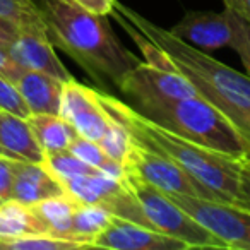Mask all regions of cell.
Returning <instances> with one entry per match:
<instances>
[{
  "instance_id": "20",
  "label": "cell",
  "mask_w": 250,
  "mask_h": 250,
  "mask_svg": "<svg viewBox=\"0 0 250 250\" xmlns=\"http://www.w3.org/2000/svg\"><path fill=\"white\" fill-rule=\"evenodd\" d=\"M67 149L72 154H76L79 160H83L84 163L89 165V167L96 168V170L103 171V173L110 175V177L124 178V173H125L124 165L108 156L106 151H104L103 147L100 146V143H96V141L77 136L76 139L70 143V146L67 147Z\"/></svg>"
},
{
  "instance_id": "9",
  "label": "cell",
  "mask_w": 250,
  "mask_h": 250,
  "mask_svg": "<svg viewBox=\"0 0 250 250\" xmlns=\"http://www.w3.org/2000/svg\"><path fill=\"white\" fill-rule=\"evenodd\" d=\"M118 89L130 98L134 108L163 100L195 98V87L175 70H163L147 62H139L130 70Z\"/></svg>"
},
{
  "instance_id": "2",
  "label": "cell",
  "mask_w": 250,
  "mask_h": 250,
  "mask_svg": "<svg viewBox=\"0 0 250 250\" xmlns=\"http://www.w3.org/2000/svg\"><path fill=\"white\" fill-rule=\"evenodd\" d=\"M50 42L72 57L94 81L120 86L141 62L111 31L106 16L67 0H38Z\"/></svg>"
},
{
  "instance_id": "7",
  "label": "cell",
  "mask_w": 250,
  "mask_h": 250,
  "mask_svg": "<svg viewBox=\"0 0 250 250\" xmlns=\"http://www.w3.org/2000/svg\"><path fill=\"white\" fill-rule=\"evenodd\" d=\"M175 204L218 236L228 249L250 250V211L231 202L168 194Z\"/></svg>"
},
{
  "instance_id": "13",
  "label": "cell",
  "mask_w": 250,
  "mask_h": 250,
  "mask_svg": "<svg viewBox=\"0 0 250 250\" xmlns=\"http://www.w3.org/2000/svg\"><path fill=\"white\" fill-rule=\"evenodd\" d=\"M12 199L22 204L31 206L45 199L67 194L62 182L43 163L12 161Z\"/></svg>"
},
{
  "instance_id": "32",
  "label": "cell",
  "mask_w": 250,
  "mask_h": 250,
  "mask_svg": "<svg viewBox=\"0 0 250 250\" xmlns=\"http://www.w3.org/2000/svg\"><path fill=\"white\" fill-rule=\"evenodd\" d=\"M0 111H2V110H0ZM0 156H2V151H0Z\"/></svg>"
},
{
  "instance_id": "1",
  "label": "cell",
  "mask_w": 250,
  "mask_h": 250,
  "mask_svg": "<svg viewBox=\"0 0 250 250\" xmlns=\"http://www.w3.org/2000/svg\"><path fill=\"white\" fill-rule=\"evenodd\" d=\"M111 16L122 18L158 45L178 74L185 77L199 96L221 110L250 144V76L236 72L197 46L175 36L170 29L154 24L139 12L113 0Z\"/></svg>"
},
{
  "instance_id": "16",
  "label": "cell",
  "mask_w": 250,
  "mask_h": 250,
  "mask_svg": "<svg viewBox=\"0 0 250 250\" xmlns=\"http://www.w3.org/2000/svg\"><path fill=\"white\" fill-rule=\"evenodd\" d=\"M48 233L33 206L11 199L0 204V242Z\"/></svg>"
},
{
  "instance_id": "26",
  "label": "cell",
  "mask_w": 250,
  "mask_h": 250,
  "mask_svg": "<svg viewBox=\"0 0 250 250\" xmlns=\"http://www.w3.org/2000/svg\"><path fill=\"white\" fill-rule=\"evenodd\" d=\"M235 204L250 211V156H243Z\"/></svg>"
},
{
  "instance_id": "15",
  "label": "cell",
  "mask_w": 250,
  "mask_h": 250,
  "mask_svg": "<svg viewBox=\"0 0 250 250\" xmlns=\"http://www.w3.org/2000/svg\"><path fill=\"white\" fill-rule=\"evenodd\" d=\"M14 86L31 113H60L63 81L40 70L24 69L14 81Z\"/></svg>"
},
{
  "instance_id": "4",
  "label": "cell",
  "mask_w": 250,
  "mask_h": 250,
  "mask_svg": "<svg viewBox=\"0 0 250 250\" xmlns=\"http://www.w3.org/2000/svg\"><path fill=\"white\" fill-rule=\"evenodd\" d=\"M136 110L187 141L233 156H250V144L235 124L201 96L163 100Z\"/></svg>"
},
{
  "instance_id": "25",
  "label": "cell",
  "mask_w": 250,
  "mask_h": 250,
  "mask_svg": "<svg viewBox=\"0 0 250 250\" xmlns=\"http://www.w3.org/2000/svg\"><path fill=\"white\" fill-rule=\"evenodd\" d=\"M0 110L11 111V113L24 118L31 115L28 104L24 103L22 96L19 94L18 87L9 79H5L4 76H0Z\"/></svg>"
},
{
  "instance_id": "21",
  "label": "cell",
  "mask_w": 250,
  "mask_h": 250,
  "mask_svg": "<svg viewBox=\"0 0 250 250\" xmlns=\"http://www.w3.org/2000/svg\"><path fill=\"white\" fill-rule=\"evenodd\" d=\"M83 249L77 242L59 238L50 233H38L21 238H12L0 242V250H76Z\"/></svg>"
},
{
  "instance_id": "22",
  "label": "cell",
  "mask_w": 250,
  "mask_h": 250,
  "mask_svg": "<svg viewBox=\"0 0 250 250\" xmlns=\"http://www.w3.org/2000/svg\"><path fill=\"white\" fill-rule=\"evenodd\" d=\"M43 165H45L60 182L69 180V178H72V177H79V175L91 173V171L96 170V168L84 163L83 160H79V158L70 153L69 149L45 154Z\"/></svg>"
},
{
  "instance_id": "19",
  "label": "cell",
  "mask_w": 250,
  "mask_h": 250,
  "mask_svg": "<svg viewBox=\"0 0 250 250\" xmlns=\"http://www.w3.org/2000/svg\"><path fill=\"white\" fill-rule=\"evenodd\" d=\"M111 212L98 204L79 202L72 216V228L70 240L79 243L83 249H89L93 238L110 223Z\"/></svg>"
},
{
  "instance_id": "14",
  "label": "cell",
  "mask_w": 250,
  "mask_h": 250,
  "mask_svg": "<svg viewBox=\"0 0 250 250\" xmlns=\"http://www.w3.org/2000/svg\"><path fill=\"white\" fill-rule=\"evenodd\" d=\"M0 151L2 156L14 161L43 163L45 151L42 149L28 118L11 111H0Z\"/></svg>"
},
{
  "instance_id": "5",
  "label": "cell",
  "mask_w": 250,
  "mask_h": 250,
  "mask_svg": "<svg viewBox=\"0 0 250 250\" xmlns=\"http://www.w3.org/2000/svg\"><path fill=\"white\" fill-rule=\"evenodd\" d=\"M124 182L137 199L153 229L182 240L187 243L188 249H228L218 236H214L197 219L175 204L163 190L129 171L124 173Z\"/></svg>"
},
{
  "instance_id": "3",
  "label": "cell",
  "mask_w": 250,
  "mask_h": 250,
  "mask_svg": "<svg viewBox=\"0 0 250 250\" xmlns=\"http://www.w3.org/2000/svg\"><path fill=\"white\" fill-rule=\"evenodd\" d=\"M100 100L108 113L117 118L137 143L175 161L209 188L218 201L235 204L243 156L226 154L184 139L110 94L100 93Z\"/></svg>"
},
{
  "instance_id": "11",
  "label": "cell",
  "mask_w": 250,
  "mask_h": 250,
  "mask_svg": "<svg viewBox=\"0 0 250 250\" xmlns=\"http://www.w3.org/2000/svg\"><path fill=\"white\" fill-rule=\"evenodd\" d=\"M89 249L110 250H187L182 240L168 236L149 226L111 216L110 223L89 243Z\"/></svg>"
},
{
  "instance_id": "17",
  "label": "cell",
  "mask_w": 250,
  "mask_h": 250,
  "mask_svg": "<svg viewBox=\"0 0 250 250\" xmlns=\"http://www.w3.org/2000/svg\"><path fill=\"white\" fill-rule=\"evenodd\" d=\"M28 122L45 154L67 149L70 143L79 136L77 130L62 115L31 113L28 117Z\"/></svg>"
},
{
  "instance_id": "28",
  "label": "cell",
  "mask_w": 250,
  "mask_h": 250,
  "mask_svg": "<svg viewBox=\"0 0 250 250\" xmlns=\"http://www.w3.org/2000/svg\"><path fill=\"white\" fill-rule=\"evenodd\" d=\"M22 70L24 69H22L19 63H16L14 59L11 57V53H9V50H7V45L0 43V76H4L5 79H9L14 84V81L18 79Z\"/></svg>"
},
{
  "instance_id": "30",
  "label": "cell",
  "mask_w": 250,
  "mask_h": 250,
  "mask_svg": "<svg viewBox=\"0 0 250 250\" xmlns=\"http://www.w3.org/2000/svg\"><path fill=\"white\" fill-rule=\"evenodd\" d=\"M18 33H19V26L14 21L0 16V43H4V45L12 43L16 40V36H18Z\"/></svg>"
},
{
  "instance_id": "18",
  "label": "cell",
  "mask_w": 250,
  "mask_h": 250,
  "mask_svg": "<svg viewBox=\"0 0 250 250\" xmlns=\"http://www.w3.org/2000/svg\"><path fill=\"white\" fill-rule=\"evenodd\" d=\"M79 201L72 195L63 194L57 197H50L31 204L36 214L45 225L46 231L59 238L70 240V228H72V216ZM74 242V240H72Z\"/></svg>"
},
{
  "instance_id": "8",
  "label": "cell",
  "mask_w": 250,
  "mask_h": 250,
  "mask_svg": "<svg viewBox=\"0 0 250 250\" xmlns=\"http://www.w3.org/2000/svg\"><path fill=\"white\" fill-rule=\"evenodd\" d=\"M124 170L137 175L144 182L163 190L165 194H180L218 201V197L209 188H206L175 161L143 146L136 139L124 161Z\"/></svg>"
},
{
  "instance_id": "6",
  "label": "cell",
  "mask_w": 250,
  "mask_h": 250,
  "mask_svg": "<svg viewBox=\"0 0 250 250\" xmlns=\"http://www.w3.org/2000/svg\"><path fill=\"white\" fill-rule=\"evenodd\" d=\"M170 31L197 48L218 50L229 46L238 57H243L250 48V21L226 5L221 12H185Z\"/></svg>"
},
{
  "instance_id": "27",
  "label": "cell",
  "mask_w": 250,
  "mask_h": 250,
  "mask_svg": "<svg viewBox=\"0 0 250 250\" xmlns=\"http://www.w3.org/2000/svg\"><path fill=\"white\" fill-rule=\"evenodd\" d=\"M12 161L14 160L0 156V204L12 199V182H14Z\"/></svg>"
},
{
  "instance_id": "23",
  "label": "cell",
  "mask_w": 250,
  "mask_h": 250,
  "mask_svg": "<svg viewBox=\"0 0 250 250\" xmlns=\"http://www.w3.org/2000/svg\"><path fill=\"white\" fill-rule=\"evenodd\" d=\"M0 16L18 26H45L38 0H0Z\"/></svg>"
},
{
  "instance_id": "12",
  "label": "cell",
  "mask_w": 250,
  "mask_h": 250,
  "mask_svg": "<svg viewBox=\"0 0 250 250\" xmlns=\"http://www.w3.org/2000/svg\"><path fill=\"white\" fill-rule=\"evenodd\" d=\"M16 63L28 70H40L60 81H70L72 76L65 69L53 50L45 26H19L16 40L7 45Z\"/></svg>"
},
{
  "instance_id": "29",
  "label": "cell",
  "mask_w": 250,
  "mask_h": 250,
  "mask_svg": "<svg viewBox=\"0 0 250 250\" xmlns=\"http://www.w3.org/2000/svg\"><path fill=\"white\" fill-rule=\"evenodd\" d=\"M67 2H72V4L100 16H110L111 7H113V0H67Z\"/></svg>"
},
{
  "instance_id": "31",
  "label": "cell",
  "mask_w": 250,
  "mask_h": 250,
  "mask_svg": "<svg viewBox=\"0 0 250 250\" xmlns=\"http://www.w3.org/2000/svg\"><path fill=\"white\" fill-rule=\"evenodd\" d=\"M223 4L250 21V0H223Z\"/></svg>"
},
{
  "instance_id": "10",
  "label": "cell",
  "mask_w": 250,
  "mask_h": 250,
  "mask_svg": "<svg viewBox=\"0 0 250 250\" xmlns=\"http://www.w3.org/2000/svg\"><path fill=\"white\" fill-rule=\"evenodd\" d=\"M81 137L100 143L111 125V115L100 100V91L70 79L63 83L60 113Z\"/></svg>"
},
{
  "instance_id": "24",
  "label": "cell",
  "mask_w": 250,
  "mask_h": 250,
  "mask_svg": "<svg viewBox=\"0 0 250 250\" xmlns=\"http://www.w3.org/2000/svg\"><path fill=\"white\" fill-rule=\"evenodd\" d=\"M111 120L113 122H111L110 129L106 130V134L101 137L100 146L106 151L108 156L124 165L125 158H127V154H129L130 147H132V144H134V137L130 136L129 130L125 129L117 118L111 117Z\"/></svg>"
}]
</instances>
